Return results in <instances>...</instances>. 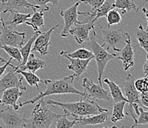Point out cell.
<instances>
[{"label":"cell","instance_id":"obj_40","mask_svg":"<svg viewBox=\"0 0 148 128\" xmlns=\"http://www.w3.org/2000/svg\"><path fill=\"white\" fill-rule=\"evenodd\" d=\"M5 10V2H0V13L3 12ZM2 24V18L0 17V25Z\"/></svg>","mask_w":148,"mask_h":128},{"label":"cell","instance_id":"obj_21","mask_svg":"<svg viewBox=\"0 0 148 128\" xmlns=\"http://www.w3.org/2000/svg\"><path fill=\"white\" fill-rule=\"evenodd\" d=\"M10 66L15 71H16V72L19 73L20 75H21L23 77H25L27 82L29 85L35 86V87H36L37 90H39L38 83H44V80H41L38 76H36L34 73H32L31 71L27 72V71H22V70L19 69V68H16V67H15V66H13L11 63H10Z\"/></svg>","mask_w":148,"mask_h":128},{"label":"cell","instance_id":"obj_8","mask_svg":"<svg viewBox=\"0 0 148 128\" xmlns=\"http://www.w3.org/2000/svg\"><path fill=\"white\" fill-rule=\"evenodd\" d=\"M11 106L0 110V119L4 125L8 128L26 127L27 119L24 114L21 113Z\"/></svg>","mask_w":148,"mask_h":128},{"label":"cell","instance_id":"obj_39","mask_svg":"<svg viewBox=\"0 0 148 128\" xmlns=\"http://www.w3.org/2000/svg\"><path fill=\"white\" fill-rule=\"evenodd\" d=\"M143 73L145 74V76H147L148 75V55L146 56V61L143 65Z\"/></svg>","mask_w":148,"mask_h":128},{"label":"cell","instance_id":"obj_1","mask_svg":"<svg viewBox=\"0 0 148 128\" xmlns=\"http://www.w3.org/2000/svg\"><path fill=\"white\" fill-rule=\"evenodd\" d=\"M48 104L55 107L58 106L63 110L67 116H71L73 119L79 117L95 115L101 112L108 111V109L100 107L95 101L91 100L86 96H81L79 102H60L57 101H46Z\"/></svg>","mask_w":148,"mask_h":128},{"label":"cell","instance_id":"obj_30","mask_svg":"<svg viewBox=\"0 0 148 128\" xmlns=\"http://www.w3.org/2000/svg\"><path fill=\"white\" fill-rule=\"evenodd\" d=\"M106 17L107 19V25H106V28H110L113 25H119L122 20V17L116 8L110 9Z\"/></svg>","mask_w":148,"mask_h":128},{"label":"cell","instance_id":"obj_10","mask_svg":"<svg viewBox=\"0 0 148 128\" xmlns=\"http://www.w3.org/2000/svg\"><path fill=\"white\" fill-rule=\"evenodd\" d=\"M95 23L92 20H89L88 22L80 21L70 28L69 33L73 36L77 42L81 44L84 42L88 41L90 31L95 29Z\"/></svg>","mask_w":148,"mask_h":128},{"label":"cell","instance_id":"obj_16","mask_svg":"<svg viewBox=\"0 0 148 128\" xmlns=\"http://www.w3.org/2000/svg\"><path fill=\"white\" fill-rule=\"evenodd\" d=\"M137 46L132 47L131 44V39L130 36L126 41L125 45L124 48L119 51V56H116V59H120L122 62L123 65V69L125 71H128L130 67H133L134 65V49L136 48Z\"/></svg>","mask_w":148,"mask_h":128},{"label":"cell","instance_id":"obj_22","mask_svg":"<svg viewBox=\"0 0 148 128\" xmlns=\"http://www.w3.org/2000/svg\"><path fill=\"white\" fill-rule=\"evenodd\" d=\"M103 82L108 86L109 89H110V94L113 98V101L114 102H118L120 101H125L126 102H127V99L122 93V89L116 84L115 82L111 81L108 78L105 79Z\"/></svg>","mask_w":148,"mask_h":128},{"label":"cell","instance_id":"obj_34","mask_svg":"<svg viewBox=\"0 0 148 128\" xmlns=\"http://www.w3.org/2000/svg\"><path fill=\"white\" fill-rule=\"evenodd\" d=\"M28 2L34 5H37L40 7L41 11H47L49 10V6L47 5V3H52V5H57L60 0H27Z\"/></svg>","mask_w":148,"mask_h":128},{"label":"cell","instance_id":"obj_33","mask_svg":"<svg viewBox=\"0 0 148 128\" xmlns=\"http://www.w3.org/2000/svg\"><path fill=\"white\" fill-rule=\"evenodd\" d=\"M148 124V113L147 110H144L142 107H138V115L134 125H132L130 127H134L138 125H144Z\"/></svg>","mask_w":148,"mask_h":128},{"label":"cell","instance_id":"obj_3","mask_svg":"<svg viewBox=\"0 0 148 128\" xmlns=\"http://www.w3.org/2000/svg\"><path fill=\"white\" fill-rule=\"evenodd\" d=\"M44 98L37 101L34 108L30 114L29 119H27L26 127L47 128L50 127L53 122H56L58 118L62 114H58L49 109Z\"/></svg>","mask_w":148,"mask_h":128},{"label":"cell","instance_id":"obj_14","mask_svg":"<svg viewBox=\"0 0 148 128\" xmlns=\"http://www.w3.org/2000/svg\"><path fill=\"white\" fill-rule=\"evenodd\" d=\"M60 55L64 56L66 59H68L70 62V64L67 65V68L69 71H72L74 72L75 76L77 80L80 79V76L86 71L88 67L89 62L91 60H92L93 58H89L87 59H75V58H71L66 54L64 51H61L60 53Z\"/></svg>","mask_w":148,"mask_h":128},{"label":"cell","instance_id":"obj_31","mask_svg":"<svg viewBox=\"0 0 148 128\" xmlns=\"http://www.w3.org/2000/svg\"><path fill=\"white\" fill-rule=\"evenodd\" d=\"M0 48L4 50L10 57L13 58V59H15L16 61H17L19 63L21 62L22 57H21V53L19 51V48L2 44H0Z\"/></svg>","mask_w":148,"mask_h":128},{"label":"cell","instance_id":"obj_9","mask_svg":"<svg viewBox=\"0 0 148 128\" xmlns=\"http://www.w3.org/2000/svg\"><path fill=\"white\" fill-rule=\"evenodd\" d=\"M83 88L84 90L83 96L87 98L99 99V100L109 101L111 99V95L108 91L105 90L103 85L95 84L92 79L84 78L83 79Z\"/></svg>","mask_w":148,"mask_h":128},{"label":"cell","instance_id":"obj_7","mask_svg":"<svg viewBox=\"0 0 148 128\" xmlns=\"http://www.w3.org/2000/svg\"><path fill=\"white\" fill-rule=\"evenodd\" d=\"M2 30L0 32V44L10 45L20 48L25 42L26 34L25 32L19 33L15 28L6 25L2 18Z\"/></svg>","mask_w":148,"mask_h":128},{"label":"cell","instance_id":"obj_27","mask_svg":"<svg viewBox=\"0 0 148 128\" xmlns=\"http://www.w3.org/2000/svg\"><path fill=\"white\" fill-rule=\"evenodd\" d=\"M127 102L125 101H120L118 102H114V107H113L112 114L111 117V122L113 123H116L119 121H121L125 117L124 113V108Z\"/></svg>","mask_w":148,"mask_h":128},{"label":"cell","instance_id":"obj_32","mask_svg":"<svg viewBox=\"0 0 148 128\" xmlns=\"http://www.w3.org/2000/svg\"><path fill=\"white\" fill-rule=\"evenodd\" d=\"M76 125V121L73 119V121H69L67 118L66 114H62L58 119L56 120L55 127L56 128H70L73 127Z\"/></svg>","mask_w":148,"mask_h":128},{"label":"cell","instance_id":"obj_38","mask_svg":"<svg viewBox=\"0 0 148 128\" xmlns=\"http://www.w3.org/2000/svg\"><path fill=\"white\" fill-rule=\"evenodd\" d=\"M12 60H13V58L10 57V59H9L8 61H7L6 62H5V64H4V65L0 66V78L2 76V75H3L4 73H5V70L7 69V67H8V66H10V63H11Z\"/></svg>","mask_w":148,"mask_h":128},{"label":"cell","instance_id":"obj_4","mask_svg":"<svg viewBox=\"0 0 148 128\" xmlns=\"http://www.w3.org/2000/svg\"><path fill=\"white\" fill-rule=\"evenodd\" d=\"M97 33L95 30H92L88 37V47L94 55V59L96 60L97 64L98 81L99 84L102 85V76L105 71L107 63L112 59L117 56L115 53H109L107 49H105L103 44H99L96 40Z\"/></svg>","mask_w":148,"mask_h":128},{"label":"cell","instance_id":"obj_2","mask_svg":"<svg viewBox=\"0 0 148 128\" xmlns=\"http://www.w3.org/2000/svg\"><path fill=\"white\" fill-rule=\"evenodd\" d=\"M75 76V74L70 75V76H65L62 79L58 80H49L45 79L44 80V84H46V90L39 94L36 95L32 99H28L27 101L23 102H18L19 107H21L26 104H34L46 96L51 95H57V94H77L80 96H83V93L80 92L78 90H77L74 86V81Z\"/></svg>","mask_w":148,"mask_h":128},{"label":"cell","instance_id":"obj_15","mask_svg":"<svg viewBox=\"0 0 148 128\" xmlns=\"http://www.w3.org/2000/svg\"><path fill=\"white\" fill-rule=\"evenodd\" d=\"M24 93L18 87H10L2 93V98L0 99V104L11 106L16 110L19 109L18 100Z\"/></svg>","mask_w":148,"mask_h":128},{"label":"cell","instance_id":"obj_17","mask_svg":"<svg viewBox=\"0 0 148 128\" xmlns=\"http://www.w3.org/2000/svg\"><path fill=\"white\" fill-rule=\"evenodd\" d=\"M30 8L33 11L39 10L40 7L37 5H34L29 2L27 0H6L5 2V10L4 13L10 11L22 12L25 9Z\"/></svg>","mask_w":148,"mask_h":128},{"label":"cell","instance_id":"obj_20","mask_svg":"<svg viewBox=\"0 0 148 128\" xmlns=\"http://www.w3.org/2000/svg\"><path fill=\"white\" fill-rule=\"evenodd\" d=\"M47 65V62L42 59H40L38 58H36L34 53H29L28 56L27 60L26 63L24 65L20 66V67H15L16 68L22 70V71H31L32 73H36V71H38L39 69H42Z\"/></svg>","mask_w":148,"mask_h":128},{"label":"cell","instance_id":"obj_6","mask_svg":"<svg viewBox=\"0 0 148 128\" xmlns=\"http://www.w3.org/2000/svg\"><path fill=\"white\" fill-rule=\"evenodd\" d=\"M134 80L135 78L131 74H128L125 80L122 84V93H125V96L127 99V102L125 106V115L131 117L134 119V122L136 121V115L134 112L132 104L134 103L141 104L139 102V93L138 92L134 86Z\"/></svg>","mask_w":148,"mask_h":128},{"label":"cell","instance_id":"obj_12","mask_svg":"<svg viewBox=\"0 0 148 128\" xmlns=\"http://www.w3.org/2000/svg\"><path fill=\"white\" fill-rule=\"evenodd\" d=\"M23 76H20L13 69L10 70L5 75L0 78V95L7 89L10 87H18L22 90H26L27 87L22 83Z\"/></svg>","mask_w":148,"mask_h":128},{"label":"cell","instance_id":"obj_11","mask_svg":"<svg viewBox=\"0 0 148 128\" xmlns=\"http://www.w3.org/2000/svg\"><path fill=\"white\" fill-rule=\"evenodd\" d=\"M81 3L80 1L75 2L73 5L69 7L66 10H63L60 12V15L64 18V27L60 33V36L66 38L69 35V31L75 24L78 23L80 21L77 20V8Z\"/></svg>","mask_w":148,"mask_h":128},{"label":"cell","instance_id":"obj_19","mask_svg":"<svg viewBox=\"0 0 148 128\" xmlns=\"http://www.w3.org/2000/svg\"><path fill=\"white\" fill-rule=\"evenodd\" d=\"M111 8H113L112 3L106 1L103 5L97 8H91L90 10H87L83 12L77 11V13L79 15L85 16V17H90V20H92L93 21L95 22L99 18L106 17L108 10Z\"/></svg>","mask_w":148,"mask_h":128},{"label":"cell","instance_id":"obj_37","mask_svg":"<svg viewBox=\"0 0 148 128\" xmlns=\"http://www.w3.org/2000/svg\"><path fill=\"white\" fill-rule=\"evenodd\" d=\"M139 102L140 104L143 105L146 109L148 108V91L143 93H139Z\"/></svg>","mask_w":148,"mask_h":128},{"label":"cell","instance_id":"obj_35","mask_svg":"<svg viewBox=\"0 0 148 128\" xmlns=\"http://www.w3.org/2000/svg\"><path fill=\"white\" fill-rule=\"evenodd\" d=\"M134 86L138 93H143L148 91V80L147 76L144 78L135 79L134 80Z\"/></svg>","mask_w":148,"mask_h":128},{"label":"cell","instance_id":"obj_36","mask_svg":"<svg viewBox=\"0 0 148 128\" xmlns=\"http://www.w3.org/2000/svg\"><path fill=\"white\" fill-rule=\"evenodd\" d=\"M106 0H80V2L91 5V8H97L99 6L103 5Z\"/></svg>","mask_w":148,"mask_h":128},{"label":"cell","instance_id":"obj_13","mask_svg":"<svg viewBox=\"0 0 148 128\" xmlns=\"http://www.w3.org/2000/svg\"><path fill=\"white\" fill-rule=\"evenodd\" d=\"M60 25V22L58 23L55 26L52 27L50 29L48 30L47 31L44 32V33L41 32L34 41V43H33L34 45H33V47L31 49V51L38 52L41 56H45V55L48 54V49H49V46L51 43V34L52 33L54 30L56 29Z\"/></svg>","mask_w":148,"mask_h":128},{"label":"cell","instance_id":"obj_28","mask_svg":"<svg viewBox=\"0 0 148 128\" xmlns=\"http://www.w3.org/2000/svg\"><path fill=\"white\" fill-rule=\"evenodd\" d=\"M114 1L115 2L112 4L113 8L120 9L122 10L123 14L130 10H134L136 12L137 8L134 0H114Z\"/></svg>","mask_w":148,"mask_h":128},{"label":"cell","instance_id":"obj_26","mask_svg":"<svg viewBox=\"0 0 148 128\" xmlns=\"http://www.w3.org/2000/svg\"><path fill=\"white\" fill-rule=\"evenodd\" d=\"M11 17L8 21L5 22V24L13 28H16L17 25L25 23L28 19L31 17L32 13H22L18 11H10Z\"/></svg>","mask_w":148,"mask_h":128},{"label":"cell","instance_id":"obj_23","mask_svg":"<svg viewBox=\"0 0 148 128\" xmlns=\"http://www.w3.org/2000/svg\"><path fill=\"white\" fill-rule=\"evenodd\" d=\"M25 23L33 28L35 32L39 31V28L44 27V19L43 11L41 10L33 11V13H32L31 17L28 19Z\"/></svg>","mask_w":148,"mask_h":128},{"label":"cell","instance_id":"obj_18","mask_svg":"<svg viewBox=\"0 0 148 128\" xmlns=\"http://www.w3.org/2000/svg\"><path fill=\"white\" fill-rule=\"evenodd\" d=\"M108 111H104L101 112L98 114H95V115L79 117V118H75V120L76 121V125H80L81 126L96 125L105 123L106 121H108Z\"/></svg>","mask_w":148,"mask_h":128},{"label":"cell","instance_id":"obj_24","mask_svg":"<svg viewBox=\"0 0 148 128\" xmlns=\"http://www.w3.org/2000/svg\"><path fill=\"white\" fill-rule=\"evenodd\" d=\"M148 27L143 28L142 24H140L135 32V37L138 42V46L145 50L146 53H148Z\"/></svg>","mask_w":148,"mask_h":128},{"label":"cell","instance_id":"obj_5","mask_svg":"<svg viewBox=\"0 0 148 128\" xmlns=\"http://www.w3.org/2000/svg\"><path fill=\"white\" fill-rule=\"evenodd\" d=\"M106 28V27H105ZM102 29V36L104 41L103 45L106 49L112 48L115 51H120L125 45L126 41L130 37V33L125 32L121 28L110 29V28H100Z\"/></svg>","mask_w":148,"mask_h":128},{"label":"cell","instance_id":"obj_29","mask_svg":"<svg viewBox=\"0 0 148 128\" xmlns=\"http://www.w3.org/2000/svg\"><path fill=\"white\" fill-rule=\"evenodd\" d=\"M66 54L71 58H75V59H87L89 58L94 59V55L92 52L89 50H87L84 48H80L73 52H68V51H64Z\"/></svg>","mask_w":148,"mask_h":128},{"label":"cell","instance_id":"obj_42","mask_svg":"<svg viewBox=\"0 0 148 128\" xmlns=\"http://www.w3.org/2000/svg\"><path fill=\"white\" fill-rule=\"evenodd\" d=\"M0 61L2 62H5V63L7 62V60H5V59H3V58H2V57H1V56H0Z\"/></svg>","mask_w":148,"mask_h":128},{"label":"cell","instance_id":"obj_25","mask_svg":"<svg viewBox=\"0 0 148 128\" xmlns=\"http://www.w3.org/2000/svg\"><path fill=\"white\" fill-rule=\"evenodd\" d=\"M41 32L40 31H37V32H35L33 36H31L29 39L28 40L27 42L24 45L23 44L22 46L19 48V51L21 53V57H22V61L21 62L18 64V66L16 67H20V66H22L26 63L27 60V58L28 56L29 55L30 53V51L31 49H32V47L33 45V43H34V41L36 40V39L37 38V36L41 33Z\"/></svg>","mask_w":148,"mask_h":128},{"label":"cell","instance_id":"obj_41","mask_svg":"<svg viewBox=\"0 0 148 128\" xmlns=\"http://www.w3.org/2000/svg\"><path fill=\"white\" fill-rule=\"evenodd\" d=\"M142 13H144V14H145V18H146V20L147 21H148V19H147V10L145 8H142Z\"/></svg>","mask_w":148,"mask_h":128},{"label":"cell","instance_id":"obj_43","mask_svg":"<svg viewBox=\"0 0 148 128\" xmlns=\"http://www.w3.org/2000/svg\"><path fill=\"white\" fill-rule=\"evenodd\" d=\"M0 2H6V0H0Z\"/></svg>","mask_w":148,"mask_h":128}]
</instances>
